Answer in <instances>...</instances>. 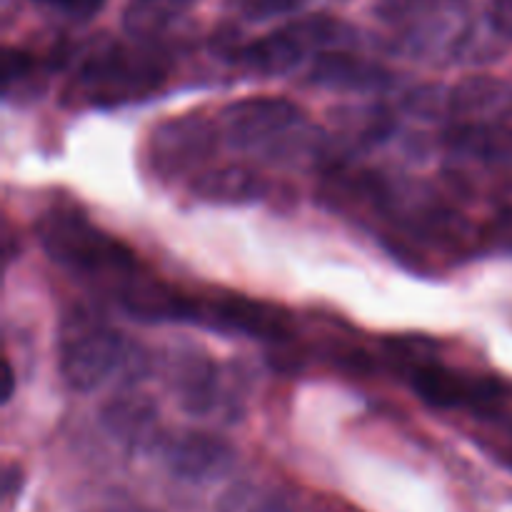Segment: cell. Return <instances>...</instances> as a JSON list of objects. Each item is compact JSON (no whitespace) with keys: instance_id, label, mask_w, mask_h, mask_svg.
<instances>
[{"instance_id":"6da1fadb","label":"cell","mask_w":512,"mask_h":512,"mask_svg":"<svg viewBox=\"0 0 512 512\" xmlns=\"http://www.w3.org/2000/svg\"><path fill=\"white\" fill-rule=\"evenodd\" d=\"M38 240L48 258L68 273L118 293L140 270L138 258L123 240L95 228L80 210H48L38 220Z\"/></svg>"},{"instance_id":"7a4b0ae2","label":"cell","mask_w":512,"mask_h":512,"mask_svg":"<svg viewBox=\"0 0 512 512\" xmlns=\"http://www.w3.org/2000/svg\"><path fill=\"white\" fill-rule=\"evenodd\" d=\"M168 75L158 50L105 43L90 50L68 85V103L78 108H113L153 95Z\"/></svg>"},{"instance_id":"3957f363","label":"cell","mask_w":512,"mask_h":512,"mask_svg":"<svg viewBox=\"0 0 512 512\" xmlns=\"http://www.w3.org/2000/svg\"><path fill=\"white\" fill-rule=\"evenodd\" d=\"M220 138L235 150L265 158H303L325 153V140L305 123L293 100L245 98L230 103L218 118Z\"/></svg>"},{"instance_id":"277c9868","label":"cell","mask_w":512,"mask_h":512,"mask_svg":"<svg viewBox=\"0 0 512 512\" xmlns=\"http://www.w3.org/2000/svg\"><path fill=\"white\" fill-rule=\"evenodd\" d=\"M130 360L123 335L100 313L73 308L58 330V370L75 393H93Z\"/></svg>"},{"instance_id":"5b68a950","label":"cell","mask_w":512,"mask_h":512,"mask_svg":"<svg viewBox=\"0 0 512 512\" xmlns=\"http://www.w3.org/2000/svg\"><path fill=\"white\" fill-rule=\"evenodd\" d=\"M375 15L400 48L423 58L460 53L470 33L468 0H375Z\"/></svg>"},{"instance_id":"8992f818","label":"cell","mask_w":512,"mask_h":512,"mask_svg":"<svg viewBox=\"0 0 512 512\" xmlns=\"http://www.w3.org/2000/svg\"><path fill=\"white\" fill-rule=\"evenodd\" d=\"M353 40V30L330 15H308L285 28L273 30L238 50V63L260 75H283L298 68L308 55L343 50Z\"/></svg>"},{"instance_id":"52a82bcc","label":"cell","mask_w":512,"mask_h":512,"mask_svg":"<svg viewBox=\"0 0 512 512\" xmlns=\"http://www.w3.org/2000/svg\"><path fill=\"white\" fill-rule=\"evenodd\" d=\"M408 380L420 400L438 410H470L475 415H498L508 400L505 385L498 380L453 370L440 360L420 368Z\"/></svg>"},{"instance_id":"ba28073f","label":"cell","mask_w":512,"mask_h":512,"mask_svg":"<svg viewBox=\"0 0 512 512\" xmlns=\"http://www.w3.org/2000/svg\"><path fill=\"white\" fill-rule=\"evenodd\" d=\"M218 143V123L203 115H180L155 128L150 138V163L160 178H195L200 165L213 158Z\"/></svg>"},{"instance_id":"9c48e42d","label":"cell","mask_w":512,"mask_h":512,"mask_svg":"<svg viewBox=\"0 0 512 512\" xmlns=\"http://www.w3.org/2000/svg\"><path fill=\"white\" fill-rule=\"evenodd\" d=\"M198 323L268 343H283L293 333L288 310L270 300H255L248 295H218L213 300H200Z\"/></svg>"},{"instance_id":"30bf717a","label":"cell","mask_w":512,"mask_h":512,"mask_svg":"<svg viewBox=\"0 0 512 512\" xmlns=\"http://www.w3.org/2000/svg\"><path fill=\"white\" fill-rule=\"evenodd\" d=\"M118 300L133 318L148 323H185V320L198 323L200 300L180 293L165 280L143 275L140 270L118 290Z\"/></svg>"},{"instance_id":"8fae6325","label":"cell","mask_w":512,"mask_h":512,"mask_svg":"<svg viewBox=\"0 0 512 512\" xmlns=\"http://www.w3.org/2000/svg\"><path fill=\"white\" fill-rule=\"evenodd\" d=\"M160 455L170 473L180 480H213L233 465V448L210 433H180L160 440Z\"/></svg>"},{"instance_id":"7c38bea8","label":"cell","mask_w":512,"mask_h":512,"mask_svg":"<svg viewBox=\"0 0 512 512\" xmlns=\"http://www.w3.org/2000/svg\"><path fill=\"white\" fill-rule=\"evenodd\" d=\"M308 83L340 93H370V90L388 88L390 73L383 65L358 58L343 48L318 55L308 73Z\"/></svg>"},{"instance_id":"4fadbf2b","label":"cell","mask_w":512,"mask_h":512,"mask_svg":"<svg viewBox=\"0 0 512 512\" xmlns=\"http://www.w3.org/2000/svg\"><path fill=\"white\" fill-rule=\"evenodd\" d=\"M175 395L190 415H210L225 405L223 370L205 355H188L175 370Z\"/></svg>"},{"instance_id":"5bb4252c","label":"cell","mask_w":512,"mask_h":512,"mask_svg":"<svg viewBox=\"0 0 512 512\" xmlns=\"http://www.w3.org/2000/svg\"><path fill=\"white\" fill-rule=\"evenodd\" d=\"M195 198L213 205H248L265 195V180L248 165H220L200 170L190 183Z\"/></svg>"},{"instance_id":"9a60e30c","label":"cell","mask_w":512,"mask_h":512,"mask_svg":"<svg viewBox=\"0 0 512 512\" xmlns=\"http://www.w3.org/2000/svg\"><path fill=\"white\" fill-rule=\"evenodd\" d=\"M103 423L130 448H148L158 443V413L145 395H120L103 410Z\"/></svg>"},{"instance_id":"2e32d148","label":"cell","mask_w":512,"mask_h":512,"mask_svg":"<svg viewBox=\"0 0 512 512\" xmlns=\"http://www.w3.org/2000/svg\"><path fill=\"white\" fill-rule=\"evenodd\" d=\"M388 360L405 375L418 373L420 368L430 363H438V345L425 338H395L385 343Z\"/></svg>"},{"instance_id":"e0dca14e","label":"cell","mask_w":512,"mask_h":512,"mask_svg":"<svg viewBox=\"0 0 512 512\" xmlns=\"http://www.w3.org/2000/svg\"><path fill=\"white\" fill-rule=\"evenodd\" d=\"M33 3L50 10H58V13L68 15L73 20H88L103 8L105 0H33Z\"/></svg>"},{"instance_id":"ac0fdd59","label":"cell","mask_w":512,"mask_h":512,"mask_svg":"<svg viewBox=\"0 0 512 512\" xmlns=\"http://www.w3.org/2000/svg\"><path fill=\"white\" fill-rule=\"evenodd\" d=\"M300 0H245V13L253 20L273 18V15L290 13L298 8Z\"/></svg>"},{"instance_id":"d6986e66","label":"cell","mask_w":512,"mask_h":512,"mask_svg":"<svg viewBox=\"0 0 512 512\" xmlns=\"http://www.w3.org/2000/svg\"><path fill=\"white\" fill-rule=\"evenodd\" d=\"M490 23L503 38L512 40V0H493L490 3Z\"/></svg>"},{"instance_id":"ffe728a7","label":"cell","mask_w":512,"mask_h":512,"mask_svg":"<svg viewBox=\"0 0 512 512\" xmlns=\"http://www.w3.org/2000/svg\"><path fill=\"white\" fill-rule=\"evenodd\" d=\"M13 390H15L13 365H10V360H5V363H3V390H0V400H3V403H8V400L13 398Z\"/></svg>"},{"instance_id":"44dd1931","label":"cell","mask_w":512,"mask_h":512,"mask_svg":"<svg viewBox=\"0 0 512 512\" xmlns=\"http://www.w3.org/2000/svg\"><path fill=\"white\" fill-rule=\"evenodd\" d=\"M253 512H293V510L285 508V505H278V503H268V505H260V508H255Z\"/></svg>"},{"instance_id":"7402d4cb","label":"cell","mask_w":512,"mask_h":512,"mask_svg":"<svg viewBox=\"0 0 512 512\" xmlns=\"http://www.w3.org/2000/svg\"><path fill=\"white\" fill-rule=\"evenodd\" d=\"M510 438H512V435H510ZM505 460H508V463L512 465V440H510V448L505 450Z\"/></svg>"}]
</instances>
